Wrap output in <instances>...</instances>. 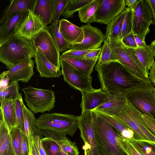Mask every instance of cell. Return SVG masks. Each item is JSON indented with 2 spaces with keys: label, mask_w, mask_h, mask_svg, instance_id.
Listing matches in <instances>:
<instances>
[{
  "label": "cell",
  "mask_w": 155,
  "mask_h": 155,
  "mask_svg": "<svg viewBox=\"0 0 155 155\" xmlns=\"http://www.w3.org/2000/svg\"><path fill=\"white\" fill-rule=\"evenodd\" d=\"M95 69L101 88L109 94H124L134 88L154 85L149 79L136 76L117 61L97 64Z\"/></svg>",
  "instance_id": "obj_1"
},
{
  "label": "cell",
  "mask_w": 155,
  "mask_h": 155,
  "mask_svg": "<svg viewBox=\"0 0 155 155\" xmlns=\"http://www.w3.org/2000/svg\"><path fill=\"white\" fill-rule=\"evenodd\" d=\"M35 51L31 39L16 35L0 43V61L9 69L34 58Z\"/></svg>",
  "instance_id": "obj_2"
},
{
  "label": "cell",
  "mask_w": 155,
  "mask_h": 155,
  "mask_svg": "<svg viewBox=\"0 0 155 155\" xmlns=\"http://www.w3.org/2000/svg\"><path fill=\"white\" fill-rule=\"evenodd\" d=\"M93 112L95 136L100 155H127L118 144V132L106 120Z\"/></svg>",
  "instance_id": "obj_3"
},
{
  "label": "cell",
  "mask_w": 155,
  "mask_h": 155,
  "mask_svg": "<svg viewBox=\"0 0 155 155\" xmlns=\"http://www.w3.org/2000/svg\"><path fill=\"white\" fill-rule=\"evenodd\" d=\"M36 126L40 130H48L72 137L78 127L77 116L59 113L41 114L36 119Z\"/></svg>",
  "instance_id": "obj_4"
},
{
  "label": "cell",
  "mask_w": 155,
  "mask_h": 155,
  "mask_svg": "<svg viewBox=\"0 0 155 155\" xmlns=\"http://www.w3.org/2000/svg\"><path fill=\"white\" fill-rule=\"evenodd\" d=\"M141 114L126 100L124 108L117 116L113 117L133 130L135 141L155 145V136L140 120Z\"/></svg>",
  "instance_id": "obj_5"
},
{
  "label": "cell",
  "mask_w": 155,
  "mask_h": 155,
  "mask_svg": "<svg viewBox=\"0 0 155 155\" xmlns=\"http://www.w3.org/2000/svg\"><path fill=\"white\" fill-rule=\"evenodd\" d=\"M28 109L34 114L49 111L54 107L55 96L52 90L38 88L31 86L22 89Z\"/></svg>",
  "instance_id": "obj_6"
},
{
  "label": "cell",
  "mask_w": 155,
  "mask_h": 155,
  "mask_svg": "<svg viewBox=\"0 0 155 155\" xmlns=\"http://www.w3.org/2000/svg\"><path fill=\"white\" fill-rule=\"evenodd\" d=\"M154 86L134 88L124 95L126 100L142 114L155 119V96L152 91Z\"/></svg>",
  "instance_id": "obj_7"
},
{
  "label": "cell",
  "mask_w": 155,
  "mask_h": 155,
  "mask_svg": "<svg viewBox=\"0 0 155 155\" xmlns=\"http://www.w3.org/2000/svg\"><path fill=\"white\" fill-rule=\"evenodd\" d=\"M108 42L119 62L138 77L149 79L137 57L134 49L127 46L120 39Z\"/></svg>",
  "instance_id": "obj_8"
},
{
  "label": "cell",
  "mask_w": 155,
  "mask_h": 155,
  "mask_svg": "<svg viewBox=\"0 0 155 155\" xmlns=\"http://www.w3.org/2000/svg\"><path fill=\"white\" fill-rule=\"evenodd\" d=\"M62 75L66 82L81 93L97 90L92 85V77L80 72L65 61L60 59Z\"/></svg>",
  "instance_id": "obj_9"
},
{
  "label": "cell",
  "mask_w": 155,
  "mask_h": 155,
  "mask_svg": "<svg viewBox=\"0 0 155 155\" xmlns=\"http://www.w3.org/2000/svg\"><path fill=\"white\" fill-rule=\"evenodd\" d=\"M151 9L146 0H138L133 10L132 31L145 41L146 36L150 32L149 27L153 24Z\"/></svg>",
  "instance_id": "obj_10"
},
{
  "label": "cell",
  "mask_w": 155,
  "mask_h": 155,
  "mask_svg": "<svg viewBox=\"0 0 155 155\" xmlns=\"http://www.w3.org/2000/svg\"><path fill=\"white\" fill-rule=\"evenodd\" d=\"M77 117L80 137L84 143L82 148H88L91 155H100L95 136L93 112L89 111L84 112Z\"/></svg>",
  "instance_id": "obj_11"
},
{
  "label": "cell",
  "mask_w": 155,
  "mask_h": 155,
  "mask_svg": "<svg viewBox=\"0 0 155 155\" xmlns=\"http://www.w3.org/2000/svg\"><path fill=\"white\" fill-rule=\"evenodd\" d=\"M35 49L37 48L57 68L61 66L60 52L48 31L45 29L32 38Z\"/></svg>",
  "instance_id": "obj_12"
},
{
  "label": "cell",
  "mask_w": 155,
  "mask_h": 155,
  "mask_svg": "<svg viewBox=\"0 0 155 155\" xmlns=\"http://www.w3.org/2000/svg\"><path fill=\"white\" fill-rule=\"evenodd\" d=\"M94 22L107 25L125 9L124 0H97Z\"/></svg>",
  "instance_id": "obj_13"
},
{
  "label": "cell",
  "mask_w": 155,
  "mask_h": 155,
  "mask_svg": "<svg viewBox=\"0 0 155 155\" xmlns=\"http://www.w3.org/2000/svg\"><path fill=\"white\" fill-rule=\"evenodd\" d=\"M84 37L81 42L70 45L69 49L94 50L100 48L102 44L106 39L105 35L96 27L92 26L90 23L82 25Z\"/></svg>",
  "instance_id": "obj_14"
},
{
  "label": "cell",
  "mask_w": 155,
  "mask_h": 155,
  "mask_svg": "<svg viewBox=\"0 0 155 155\" xmlns=\"http://www.w3.org/2000/svg\"><path fill=\"white\" fill-rule=\"evenodd\" d=\"M28 14V11L15 12L8 16L0 23V43L16 35Z\"/></svg>",
  "instance_id": "obj_15"
},
{
  "label": "cell",
  "mask_w": 155,
  "mask_h": 155,
  "mask_svg": "<svg viewBox=\"0 0 155 155\" xmlns=\"http://www.w3.org/2000/svg\"><path fill=\"white\" fill-rule=\"evenodd\" d=\"M28 11V15L21 24L16 35L32 39L48 26L32 11L29 10Z\"/></svg>",
  "instance_id": "obj_16"
},
{
  "label": "cell",
  "mask_w": 155,
  "mask_h": 155,
  "mask_svg": "<svg viewBox=\"0 0 155 155\" xmlns=\"http://www.w3.org/2000/svg\"><path fill=\"white\" fill-rule=\"evenodd\" d=\"M126 103L124 94H109L107 101L92 111L101 112L115 117L122 110Z\"/></svg>",
  "instance_id": "obj_17"
},
{
  "label": "cell",
  "mask_w": 155,
  "mask_h": 155,
  "mask_svg": "<svg viewBox=\"0 0 155 155\" xmlns=\"http://www.w3.org/2000/svg\"><path fill=\"white\" fill-rule=\"evenodd\" d=\"M34 61L30 58L23 61L8 69L7 75L9 81L28 82L34 74Z\"/></svg>",
  "instance_id": "obj_18"
},
{
  "label": "cell",
  "mask_w": 155,
  "mask_h": 155,
  "mask_svg": "<svg viewBox=\"0 0 155 155\" xmlns=\"http://www.w3.org/2000/svg\"><path fill=\"white\" fill-rule=\"evenodd\" d=\"M81 93L82 97L80 104L81 114L87 111H92L104 104L107 101L109 94V93L103 91L101 88Z\"/></svg>",
  "instance_id": "obj_19"
},
{
  "label": "cell",
  "mask_w": 155,
  "mask_h": 155,
  "mask_svg": "<svg viewBox=\"0 0 155 155\" xmlns=\"http://www.w3.org/2000/svg\"><path fill=\"white\" fill-rule=\"evenodd\" d=\"M34 57L36 68L41 78H56L62 75L61 71L54 66L37 48Z\"/></svg>",
  "instance_id": "obj_20"
},
{
  "label": "cell",
  "mask_w": 155,
  "mask_h": 155,
  "mask_svg": "<svg viewBox=\"0 0 155 155\" xmlns=\"http://www.w3.org/2000/svg\"><path fill=\"white\" fill-rule=\"evenodd\" d=\"M59 22L60 31L70 45L82 42L84 38V33L81 27H78L64 18L59 20Z\"/></svg>",
  "instance_id": "obj_21"
},
{
  "label": "cell",
  "mask_w": 155,
  "mask_h": 155,
  "mask_svg": "<svg viewBox=\"0 0 155 155\" xmlns=\"http://www.w3.org/2000/svg\"><path fill=\"white\" fill-rule=\"evenodd\" d=\"M22 107L24 119V133L28 140L30 153L31 152L33 137L35 136H38L41 139L43 137L41 130L38 128L36 126V119L34 113L26 107L23 102L22 103Z\"/></svg>",
  "instance_id": "obj_22"
},
{
  "label": "cell",
  "mask_w": 155,
  "mask_h": 155,
  "mask_svg": "<svg viewBox=\"0 0 155 155\" xmlns=\"http://www.w3.org/2000/svg\"><path fill=\"white\" fill-rule=\"evenodd\" d=\"M15 100L5 99L0 103V119L3 120L10 131L17 126Z\"/></svg>",
  "instance_id": "obj_23"
},
{
  "label": "cell",
  "mask_w": 155,
  "mask_h": 155,
  "mask_svg": "<svg viewBox=\"0 0 155 155\" xmlns=\"http://www.w3.org/2000/svg\"><path fill=\"white\" fill-rule=\"evenodd\" d=\"M53 8V0H37L33 12L48 26L52 22Z\"/></svg>",
  "instance_id": "obj_24"
},
{
  "label": "cell",
  "mask_w": 155,
  "mask_h": 155,
  "mask_svg": "<svg viewBox=\"0 0 155 155\" xmlns=\"http://www.w3.org/2000/svg\"><path fill=\"white\" fill-rule=\"evenodd\" d=\"M10 3L4 10L0 19L1 22L12 14L17 12L33 11L37 0H10Z\"/></svg>",
  "instance_id": "obj_25"
},
{
  "label": "cell",
  "mask_w": 155,
  "mask_h": 155,
  "mask_svg": "<svg viewBox=\"0 0 155 155\" xmlns=\"http://www.w3.org/2000/svg\"><path fill=\"white\" fill-rule=\"evenodd\" d=\"M60 58L80 72L89 76H91L94 68L99 58L94 59H77L62 54L60 55Z\"/></svg>",
  "instance_id": "obj_26"
},
{
  "label": "cell",
  "mask_w": 155,
  "mask_h": 155,
  "mask_svg": "<svg viewBox=\"0 0 155 155\" xmlns=\"http://www.w3.org/2000/svg\"><path fill=\"white\" fill-rule=\"evenodd\" d=\"M0 155H16L10 131L3 120L0 122Z\"/></svg>",
  "instance_id": "obj_27"
},
{
  "label": "cell",
  "mask_w": 155,
  "mask_h": 155,
  "mask_svg": "<svg viewBox=\"0 0 155 155\" xmlns=\"http://www.w3.org/2000/svg\"><path fill=\"white\" fill-rule=\"evenodd\" d=\"M126 13V8L120 14L107 25L105 34L108 42L119 39L122 26Z\"/></svg>",
  "instance_id": "obj_28"
},
{
  "label": "cell",
  "mask_w": 155,
  "mask_h": 155,
  "mask_svg": "<svg viewBox=\"0 0 155 155\" xmlns=\"http://www.w3.org/2000/svg\"><path fill=\"white\" fill-rule=\"evenodd\" d=\"M46 29L51 35L60 53L67 51L70 44L65 39L60 31L59 21L54 24H51Z\"/></svg>",
  "instance_id": "obj_29"
},
{
  "label": "cell",
  "mask_w": 155,
  "mask_h": 155,
  "mask_svg": "<svg viewBox=\"0 0 155 155\" xmlns=\"http://www.w3.org/2000/svg\"><path fill=\"white\" fill-rule=\"evenodd\" d=\"M94 112L108 122L122 137L127 139H134V132L128 127L113 117L101 112Z\"/></svg>",
  "instance_id": "obj_30"
},
{
  "label": "cell",
  "mask_w": 155,
  "mask_h": 155,
  "mask_svg": "<svg viewBox=\"0 0 155 155\" xmlns=\"http://www.w3.org/2000/svg\"><path fill=\"white\" fill-rule=\"evenodd\" d=\"M137 57L146 73L149 71L154 62V56L148 45L143 48L138 47L135 49Z\"/></svg>",
  "instance_id": "obj_31"
},
{
  "label": "cell",
  "mask_w": 155,
  "mask_h": 155,
  "mask_svg": "<svg viewBox=\"0 0 155 155\" xmlns=\"http://www.w3.org/2000/svg\"><path fill=\"white\" fill-rule=\"evenodd\" d=\"M97 6V0H93L80 10L78 12V15L81 21L87 24L94 22Z\"/></svg>",
  "instance_id": "obj_32"
},
{
  "label": "cell",
  "mask_w": 155,
  "mask_h": 155,
  "mask_svg": "<svg viewBox=\"0 0 155 155\" xmlns=\"http://www.w3.org/2000/svg\"><path fill=\"white\" fill-rule=\"evenodd\" d=\"M93 0H68L67 5L62 15L65 18L73 16L74 14L79 11Z\"/></svg>",
  "instance_id": "obj_33"
},
{
  "label": "cell",
  "mask_w": 155,
  "mask_h": 155,
  "mask_svg": "<svg viewBox=\"0 0 155 155\" xmlns=\"http://www.w3.org/2000/svg\"><path fill=\"white\" fill-rule=\"evenodd\" d=\"M117 141L120 147L127 155H142L138 150L134 139L124 138L118 133Z\"/></svg>",
  "instance_id": "obj_34"
},
{
  "label": "cell",
  "mask_w": 155,
  "mask_h": 155,
  "mask_svg": "<svg viewBox=\"0 0 155 155\" xmlns=\"http://www.w3.org/2000/svg\"><path fill=\"white\" fill-rule=\"evenodd\" d=\"M101 49L100 55L97 64H101L117 61L116 55L106 39L104 41Z\"/></svg>",
  "instance_id": "obj_35"
},
{
  "label": "cell",
  "mask_w": 155,
  "mask_h": 155,
  "mask_svg": "<svg viewBox=\"0 0 155 155\" xmlns=\"http://www.w3.org/2000/svg\"><path fill=\"white\" fill-rule=\"evenodd\" d=\"M19 87L18 81H10L7 88L4 90L0 91V101L5 99L15 100L18 97L21 93L19 90Z\"/></svg>",
  "instance_id": "obj_36"
},
{
  "label": "cell",
  "mask_w": 155,
  "mask_h": 155,
  "mask_svg": "<svg viewBox=\"0 0 155 155\" xmlns=\"http://www.w3.org/2000/svg\"><path fill=\"white\" fill-rule=\"evenodd\" d=\"M41 142L47 155H59L61 147L56 141L51 138L44 137L41 139Z\"/></svg>",
  "instance_id": "obj_37"
},
{
  "label": "cell",
  "mask_w": 155,
  "mask_h": 155,
  "mask_svg": "<svg viewBox=\"0 0 155 155\" xmlns=\"http://www.w3.org/2000/svg\"><path fill=\"white\" fill-rule=\"evenodd\" d=\"M126 13L123 22L119 39L129 34L132 31L133 10L126 7Z\"/></svg>",
  "instance_id": "obj_38"
},
{
  "label": "cell",
  "mask_w": 155,
  "mask_h": 155,
  "mask_svg": "<svg viewBox=\"0 0 155 155\" xmlns=\"http://www.w3.org/2000/svg\"><path fill=\"white\" fill-rule=\"evenodd\" d=\"M12 143L16 155H20L22 141V131L17 127L10 131Z\"/></svg>",
  "instance_id": "obj_39"
},
{
  "label": "cell",
  "mask_w": 155,
  "mask_h": 155,
  "mask_svg": "<svg viewBox=\"0 0 155 155\" xmlns=\"http://www.w3.org/2000/svg\"><path fill=\"white\" fill-rule=\"evenodd\" d=\"M23 102L21 94L15 101V109L17 119L16 127L24 132V119L22 103Z\"/></svg>",
  "instance_id": "obj_40"
},
{
  "label": "cell",
  "mask_w": 155,
  "mask_h": 155,
  "mask_svg": "<svg viewBox=\"0 0 155 155\" xmlns=\"http://www.w3.org/2000/svg\"><path fill=\"white\" fill-rule=\"evenodd\" d=\"M68 1V0H53L52 24H54L59 20L60 17L65 8Z\"/></svg>",
  "instance_id": "obj_41"
},
{
  "label": "cell",
  "mask_w": 155,
  "mask_h": 155,
  "mask_svg": "<svg viewBox=\"0 0 155 155\" xmlns=\"http://www.w3.org/2000/svg\"><path fill=\"white\" fill-rule=\"evenodd\" d=\"M61 149L67 155H79V151L75 143L68 137L58 144Z\"/></svg>",
  "instance_id": "obj_42"
},
{
  "label": "cell",
  "mask_w": 155,
  "mask_h": 155,
  "mask_svg": "<svg viewBox=\"0 0 155 155\" xmlns=\"http://www.w3.org/2000/svg\"><path fill=\"white\" fill-rule=\"evenodd\" d=\"M41 132L42 136L52 139L58 144L62 140L67 137L65 134L60 133L49 130H41Z\"/></svg>",
  "instance_id": "obj_43"
},
{
  "label": "cell",
  "mask_w": 155,
  "mask_h": 155,
  "mask_svg": "<svg viewBox=\"0 0 155 155\" xmlns=\"http://www.w3.org/2000/svg\"><path fill=\"white\" fill-rule=\"evenodd\" d=\"M140 118L146 127L155 136V119L141 114Z\"/></svg>",
  "instance_id": "obj_44"
},
{
  "label": "cell",
  "mask_w": 155,
  "mask_h": 155,
  "mask_svg": "<svg viewBox=\"0 0 155 155\" xmlns=\"http://www.w3.org/2000/svg\"><path fill=\"white\" fill-rule=\"evenodd\" d=\"M93 50L71 49L68 50L61 54L77 59H84L85 54Z\"/></svg>",
  "instance_id": "obj_45"
},
{
  "label": "cell",
  "mask_w": 155,
  "mask_h": 155,
  "mask_svg": "<svg viewBox=\"0 0 155 155\" xmlns=\"http://www.w3.org/2000/svg\"><path fill=\"white\" fill-rule=\"evenodd\" d=\"M135 141L138 150L142 155H155V153L153 151L150 146L148 143Z\"/></svg>",
  "instance_id": "obj_46"
},
{
  "label": "cell",
  "mask_w": 155,
  "mask_h": 155,
  "mask_svg": "<svg viewBox=\"0 0 155 155\" xmlns=\"http://www.w3.org/2000/svg\"><path fill=\"white\" fill-rule=\"evenodd\" d=\"M121 40L125 45L128 47L134 49L138 47L135 42L134 35L132 31Z\"/></svg>",
  "instance_id": "obj_47"
},
{
  "label": "cell",
  "mask_w": 155,
  "mask_h": 155,
  "mask_svg": "<svg viewBox=\"0 0 155 155\" xmlns=\"http://www.w3.org/2000/svg\"><path fill=\"white\" fill-rule=\"evenodd\" d=\"M8 71L2 72L0 75V91H3L8 87L10 81L7 75Z\"/></svg>",
  "instance_id": "obj_48"
},
{
  "label": "cell",
  "mask_w": 155,
  "mask_h": 155,
  "mask_svg": "<svg viewBox=\"0 0 155 155\" xmlns=\"http://www.w3.org/2000/svg\"><path fill=\"white\" fill-rule=\"evenodd\" d=\"M22 141L20 155H29V150L28 140L24 132L22 131Z\"/></svg>",
  "instance_id": "obj_49"
},
{
  "label": "cell",
  "mask_w": 155,
  "mask_h": 155,
  "mask_svg": "<svg viewBox=\"0 0 155 155\" xmlns=\"http://www.w3.org/2000/svg\"><path fill=\"white\" fill-rule=\"evenodd\" d=\"M101 51V48L93 50L85 54L84 58L85 59H94L99 58Z\"/></svg>",
  "instance_id": "obj_50"
},
{
  "label": "cell",
  "mask_w": 155,
  "mask_h": 155,
  "mask_svg": "<svg viewBox=\"0 0 155 155\" xmlns=\"http://www.w3.org/2000/svg\"><path fill=\"white\" fill-rule=\"evenodd\" d=\"M33 139L35 142L38 149L40 155H47L43 149L41 142V138L38 136H34Z\"/></svg>",
  "instance_id": "obj_51"
},
{
  "label": "cell",
  "mask_w": 155,
  "mask_h": 155,
  "mask_svg": "<svg viewBox=\"0 0 155 155\" xmlns=\"http://www.w3.org/2000/svg\"><path fill=\"white\" fill-rule=\"evenodd\" d=\"M150 8L152 13L153 23L155 25V0H146Z\"/></svg>",
  "instance_id": "obj_52"
},
{
  "label": "cell",
  "mask_w": 155,
  "mask_h": 155,
  "mask_svg": "<svg viewBox=\"0 0 155 155\" xmlns=\"http://www.w3.org/2000/svg\"><path fill=\"white\" fill-rule=\"evenodd\" d=\"M148 77L149 80L155 86V61L153 64L150 70Z\"/></svg>",
  "instance_id": "obj_53"
},
{
  "label": "cell",
  "mask_w": 155,
  "mask_h": 155,
  "mask_svg": "<svg viewBox=\"0 0 155 155\" xmlns=\"http://www.w3.org/2000/svg\"><path fill=\"white\" fill-rule=\"evenodd\" d=\"M134 38L136 43L138 47L143 48L146 46L145 41L143 40L140 37L137 35H134Z\"/></svg>",
  "instance_id": "obj_54"
},
{
  "label": "cell",
  "mask_w": 155,
  "mask_h": 155,
  "mask_svg": "<svg viewBox=\"0 0 155 155\" xmlns=\"http://www.w3.org/2000/svg\"><path fill=\"white\" fill-rule=\"evenodd\" d=\"M138 1V0H125V5L128 8L134 10L137 4Z\"/></svg>",
  "instance_id": "obj_55"
},
{
  "label": "cell",
  "mask_w": 155,
  "mask_h": 155,
  "mask_svg": "<svg viewBox=\"0 0 155 155\" xmlns=\"http://www.w3.org/2000/svg\"><path fill=\"white\" fill-rule=\"evenodd\" d=\"M31 153L33 155H40L37 146L33 139L31 145Z\"/></svg>",
  "instance_id": "obj_56"
},
{
  "label": "cell",
  "mask_w": 155,
  "mask_h": 155,
  "mask_svg": "<svg viewBox=\"0 0 155 155\" xmlns=\"http://www.w3.org/2000/svg\"><path fill=\"white\" fill-rule=\"evenodd\" d=\"M148 46L155 57V39Z\"/></svg>",
  "instance_id": "obj_57"
},
{
  "label": "cell",
  "mask_w": 155,
  "mask_h": 155,
  "mask_svg": "<svg viewBox=\"0 0 155 155\" xmlns=\"http://www.w3.org/2000/svg\"><path fill=\"white\" fill-rule=\"evenodd\" d=\"M84 150V155H91L89 150L88 148H82Z\"/></svg>",
  "instance_id": "obj_58"
},
{
  "label": "cell",
  "mask_w": 155,
  "mask_h": 155,
  "mask_svg": "<svg viewBox=\"0 0 155 155\" xmlns=\"http://www.w3.org/2000/svg\"><path fill=\"white\" fill-rule=\"evenodd\" d=\"M59 155H67L65 153H64L61 149V151Z\"/></svg>",
  "instance_id": "obj_59"
},
{
  "label": "cell",
  "mask_w": 155,
  "mask_h": 155,
  "mask_svg": "<svg viewBox=\"0 0 155 155\" xmlns=\"http://www.w3.org/2000/svg\"><path fill=\"white\" fill-rule=\"evenodd\" d=\"M152 91L153 93V94L155 96V86L153 87L152 88Z\"/></svg>",
  "instance_id": "obj_60"
},
{
  "label": "cell",
  "mask_w": 155,
  "mask_h": 155,
  "mask_svg": "<svg viewBox=\"0 0 155 155\" xmlns=\"http://www.w3.org/2000/svg\"><path fill=\"white\" fill-rule=\"evenodd\" d=\"M29 155H33L31 153H30Z\"/></svg>",
  "instance_id": "obj_61"
}]
</instances>
